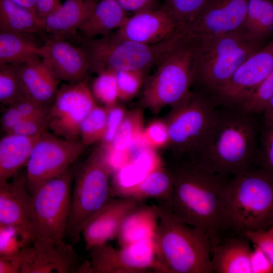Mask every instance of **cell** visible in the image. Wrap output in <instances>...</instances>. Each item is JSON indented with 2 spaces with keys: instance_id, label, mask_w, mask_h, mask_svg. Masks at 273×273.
<instances>
[{
  "instance_id": "43",
  "label": "cell",
  "mask_w": 273,
  "mask_h": 273,
  "mask_svg": "<svg viewBox=\"0 0 273 273\" xmlns=\"http://www.w3.org/2000/svg\"><path fill=\"white\" fill-rule=\"evenodd\" d=\"M47 129L48 119L46 115L23 118L10 133L33 136L42 133Z\"/></svg>"
},
{
  "instance_id": "21",
  "label": "cell",
  "mask_w": 273,
  "mask_h": 273,
  "mask_svg": "<svg viewBox=\"0 0 273 273\" xmlns=\"http://www.w3.org/2000/svg\"><path fill=\"white\" fill-rule=\"evenodd\" d=\"M19 74L26 97L50 107L58 92L60 80L39 56L19 65Z\"/></svg>"
},
{
  "instance_id": "38",
  "label": "cell",
  "mask_w": 273,
  "mask_h": 273,
  "mask_svg": "<svg viewBox=\"0 0 273 273\" xmlns=\"http://www.w3.org/2000/svg\"><path fill=\"white\" fill-rule=\"evenodd\" d=\"M273 96V70L259 84L249 99L238 109L251 114L263 113Z\"/></svg>"
},
{
  "instance_id": "26",
  "label": "cell",
  "mask_w": 273,
  "mask_h": 273,
  "mask_svg": "<svg viewBox=\"0 0 273 273\" xmlns=\"http://www.w3.org/2000/svg\"><path fill=\"white\" fill-rule=\"evenodd\" d=\"M127 17L116 0H100L79 32L83 38L104 36L120 28Z\"/></svg>"
},
{
  "instance_id": "18",
  "label": "cell",
  "mask_w": 273,
  "mask_h": 273,
  "mask_svg": "<svg viewBox=\"0 0 273 273\" xmlns=\"http://www.w3.org/2000/svg\"><path fill=\"white\" fill-rule=\"evenodd\" d=\"M178 32L175 20L163 5L159 9L133 14L113 34L119 38L153 44Z\"/></svg>"
},
{
  "instance_id": "24",
  "label": "cell",
  "mask_w": 273,
  "mask_h": 273,
  "mask_svg": "<svg viewBox=\"0 0 273 273\" xmlns=\"http://www.w3.org/2000/svg\"><path fill=\"white\" fill-rule=\"evenodd\" d=\"M41 134L27 136L10 133L1 139L0 183L10 180L26 165L32 149Z\"/></svg>"
},
{
  "instance_id": "32",
  "label": "cell",
  "mask_w": 273,
  "mask_h": 273,
  "mask_svg": "<svg viewBox=\"0 0 273 273\" xmlns=\"http://www.w3.org/2000/svg\"><path fill=\"white\" fill-rule=\"evenodd\" d=\"M26 97L19 74V65H0V102L8 106Z\"/></svg>"
},
{
  "instance_id": "29",
  "label": "cell",
  "mask_w": 273,
  "mask_h": 273,
  "mask_svg": "<svg viewBox=\"0 0 273 273\" xmlns=\"http://www.w3.org/2000/svg\"><path fill=\"white\" fill-rule=\"evenodd\" d=\"M40 47L31 34L0 31V65H20L39 56Z\"/></svg>"
},
{
  "instance_id": "37",
  "label": "cell",
  "mask_w": 273,
  "mask_h": 273,
  "mask_svg": "<svg viewBox=\"0 0 273 273\" xmlns=\"http://www.w3.org/2000/svg\"><path fill=\"white\" fill-rule=\"evenodd\" d=\"M146 72L126 70L115 71L119 100L127 101L138 94L144 82Z\"/></svg>"
},
{
  "instance_id": "1",
  "label": "cell",
  "mask_w": 273,
  "mask_h": 273,
  "mask_svg": "<svg viewBox=\"0 0 273 273\" xmlns=\"http://www.w3.org/2000/svg\"><path fill=\"white\" fill-rule=\"evenodd\" d=\"M173 191L168 204L179 220L205 233L213 247L223 230L221 216L224 175L208 171L197 163H186L171 170Z\"/></svg>"
},
{
  "instance_id": "36",
  "label": "cell",
  "mask_w": 273,
  "mask_h": 273,
  "mask_svg": "<svg viewBox=\"0 0 273 273\" xmlns=\"http://www.w3.org/2000/svg\"><path fill=\"white\" fill-rule=\"evenodd\" d=\"M207 0H164L180 31L198 15Z\"/></svg>"
},
{
  "instance_id": "47",
  "label": "cell",
  "mask_w": 273,
  "mask_h": 273,
  "mask_svg": "<svg viewBox=\"0 0 273 273\" xmlns=\"http://www.w3.org/2000/svg\"><path fill=\"white\" fill-rule=\"evenodd\" d=\"M22 118L14 105L8 106L1 117V122L3 129L7 133L11 132Z\"/></svg>"
},
{
  "instance_id": "2",
  "label": "cell",
  "mask_w": 273,
  "mask_h": 273,
  "mask_svg": "<svg viewBox=\"0 0 273 273\" xmlns=\"http://www.w3.org/2000/svg\"><path fill=\"white\" fill-rule=\"evenodd\" d=\"M219 111L197 163L212 173L236 175L251 169L258 150L254 114L238 109Z\"/></svg>"
},
{
  "instance_id": "45",
  "label": "cell",
  "mask_w": 273,
  "mask_h": 273,
  "mask_svg": "<svg viewBox=\"0 0 273 273\" xmlns=\"http://www.w3.org/2000/svg\"><path fill=\"white\" fill-rule=\"evenodd\" d=\"M126 13L135 14L161 8L159 0H116Z\"/></svg>"
},
{
  "instance_id": "27",
  "label": "cell",
  "mask_w": 273,
  "mask_h": 273,
  "mask_svg": "<svg viewBox=\"0 0 273 273\" xmlns=\"http://www.w3.org/2000/svg\"><path fill=\"white\" fill-rule=\"evenodd\" d=\"M173 186L171 171L164 168L161 164L128 190L124 197L132 198L140 203L146 199H155L169 204Z\"/></svg>"
},
{
  "instance_id": "34",
  "label": "cell",
  "mask_w": 273,
  "mask_h": 273,
  "mask_svg": "<svg viewBox=\"0 0 273 273\" xmlns=\"http://www.w3.org/2000/svg\"><path fill=\"white\" fill-rule=\"evenodd\" d=\"M33 241L30 231L14 225H0V255L20 252Z\"/></svg>"
},
{
  "instance_id": "28",
  "label": "cell",
  "mask_w": 273,
  "mask_h": 273,
  "mask_svg": "<svg viewBox=\"0 0 273 273\" xmlns=\"http://www.w3.org/2000/svg\"><path fill=\"white\" fill-rule=\"evenodd\" d=\"M38 15L9 0H0V31L32 34L43 31Z\"/></svg>"
},
{
  "instance_id": "3",
  "label": "cell",
  "mask_w": 273,
  "mask_h": 273,
  "mask_svg": "<svg viewBox=\"0 0 273 273\" xmlns=\"http://www.w3.org/2000/svg\"><path fill=\"white\" fill-rule=\"evenodd\" d=\"M153 245L164 273H211L212 243L203 232L178 219L167 203L157 206Z\"/></svg>"
},
{
  "instance_id": "48",
  "label": "cell",
  "mask_w": 273,
  "mask_h": 273,
  "mask_svg": "<svg viewBox=\"0 0 273 273\" xmlns=\"http://www.w3.org/2000/svg\"><path fill=\"white\" fill-rule=\"evenodd\" d=\"M253 273L273 272V266L262 252L257 247L253 250L252 258Z\"/></svg>"
},
{
  "instance_id": "11",
  "label": "cell",
  "mask_w": 273,
  "mask_h": 273,
  "mask_svg": "<svg viewBox=\"0 0 273 273\" xmlns=\"http://www.w3.org/2000/svg\"><path fill=\"white\" fill-rule=\"evenodd\" d=\"M86 147L80 139H66L43 132L26 164L25 183L30 194L41 184L70 170Z\"/></svg>"
},
{
  "instance_id": "16",
  "label": "cell",
  "mask_w": 273,
  "mask_h": 273,
  "mask_svg": "<svg viewBox=\"0 0 273 273\" xmlns=\"http://www.w3.org/2000/svg\"><path fill=\"white\" fill-rule=\"evenodd\" d=\"M39 56L56 77L68 83L87 78L90 71L87 55L83 49L66 39L50 37L40 45Z\"/></svg>"
},
{
  "instance_id": "50",
  "label": "cell",
  "mask_w": 273,
  "mask_h": 273,
  "mask_svg": "<svg viewBox=\"0 0 273 273\" xmlns=\"http://www.w3.org/2000/svg\"><path fill=\"white\" fill-rule=\"evenodd\" d=\"M263 114V123L264 127L273 126V96L265 107Z\"/></svg>"
},
{
  "instance_id": "52",
  "label": "cell",
  "mask_w": 273,
  "mask_h": 273,
  "mask_svg": "<svg viewBox=\"0 0 273 273\" xmlns=\"http://www.w3.org/2000/svg\"><path fill=\"white\" fill-rule=\"evenodd\" d=\"M271 226H273V222H272V224L271 225Z\"/></svg>"
},
{
  "instance_id": "15",
  "label": "cell",
  "mask_w": 273,
  "mask_h": 273,
  "mask_svg": "<svg viewBox=\"0 0 273 273\" xmlns=\"http://www.w3.org/2000/svg\"><path fill=\"white\" fill-rule=\"evenodd\" d=\"M249 0H207L196 18L179 32L218 35L244 28Z\"/></svg>"
},
{
  "instance_id": "10",
  "label": "cell",
  "mask_w": 273,
  "mask_h": 273,
  "mask_svg": "<svg viewBox=\"0 0 273 273\" xmlns=\"http://www.w3.org/2000/svg\"><path fill=\"white\" fill-rule=\"evenodd\" d=\"M167 124L170 146L176 153L198 154L212 129L218 110L209 96L190 92L172 106Z\"/></svg>"
},
{
  "instance_id": "39",
  "label": "cell",
  "mask_w": 273,
  "mask_h": 273,
  "mask_svg": "<svg viewBox=\"0 0 273 273\" xmlns=\"http://www.w3.org/2000/svg\"><path fill=\"white\" fill-rule=\"evenodd\" d=\"M140 142L144 146L153 150L168 146L169 134L165 121L155 120L144 128Z\"/></svg>"
},
{
  "instance_id": "17",
  "label": "cell",
  "mask_w": 273,
  "mask_h": 273,
  "mask_svg": "<svg viewBox=\"0 0 273 273\" xmlns=\"http://www.w3.org/2000/svg\"><path fill=\"white\" fill-rule=\"evenodd\" d=\"M72 245L33 242L21 250V273L78 272L81 263Z\"/></svg>"
},
{
  "instance_id": "12",
  "label": "cell",
  "mask_w": 273,
  "mask_h": 273,
  "mask_svg": "<svg viewBox=\"0 0 273 273\" xmlns=\"http://www.w3.org/2000/svg\"><path fill=\"white\" fill-rule=\"evenodd\" d=\"M95 100L87 78L62 85L48 113V129L63 138L79 139L80 125L97 105Z\"/></svg>"
},
{
  "instance_id": "33",
  "label": "cell",
  "mask_w": 273,
  "mask_h": 273,
  "mask_svg": "<svg viewBox=\"0 0 273 273\" xmlns=\"http://www.w3.org/2000/svg\"><path fill=\"white\" fill-rule=\"evenodd\" d=\"M107 108L96 105L82 121L79 139L86 146L101 142L105 131Z\"/></svg>"
},
{
  "instance_id": "30",
  "label": "cell",
  "mask_w": 273,
  "mask_h": 273,
  "mask_svg": "<svg viewBox=\"0 0 273 273\" xmlns=\"http://www.w3.org/2000/svg\"><path fill=\"white\" fill-rule=\"evenodd\" d=\"M244 28L256 41L273 32V1L249 0Z\"/></svg>"
},
{
  "instance_id": "22",
  "label": "cell",
  "mask_w": 273,
  "mask_h": 273,
  "mask_svg": "<svg viewBox=\"0 0 273 273\" xmlns=\"http://www.w3.org/2000/svg\"><path fill=\"white\" fill-rule=\"evenodd\" d=\"M99 0H66L43 20V31L50 37H76Z\"/></svg>"
},
{
  "instance_id": "25",
  "label": "cell",
  "mask_w": 273,
  "mask_h": 273,
  "mask_svg": "<svg viewBox=\"0 0 273 273\" xmlns=\"http://www.w3.org/2000/svg\"><path fill=\"white\" fill-rule=\"evenodd\" d=\"M158 221L157 206L140 203L125 218L117 238L119 245L153 242Z\"/></svg>"
},
{
  "instance_id": "42",
  "label": "cell",
  "mask_w": 273,
  "mask_h": 273,
  "mask_svg": "<svg viewBox=\"0 0 273 273\" xmlns=\"http://www.w3.org/2000/svg\"><path fill=\"white\" fill-rule=\"evenodd\" d=\"M243 236L258 248L273 266V226L247 231Z\"/></svg>"
},
{
  "instance_id": "35",
  "label": "cell",
  "mask_w": 273,
  "mask_h": 273,
  "mask_svg": "<svg viewBox=\"0 0 273 273\" xmlns=\"http://www.w3.org/2000/svg\"><path fill=\"white\" fill-rule=\"evenodd\" d=\"M96 100L110 107L117 104L118 92L115 71L107 70L97 74L90 87Z\"/></svg>"
},
{
  "instance_id": "8",
  "label": "cell",
  "mask_w": 273,
  "mask_h": 273,
  "mask_svg": "<svg viewBox=\"0 0 273 273\" xmlns=\"http://www.w3.org/2000/svg\"><path fill=\"white\" fill-rule=\"evenodd\" d=\"M194 63L192 38L181 33L176 45L146 82L142 97L145 107L157 113L185 99L193 84Z\"/></svg>"
},
{
  "instance_id": "5",
  "label": "cell",
  "mask_w": 273,
  "mask_h": 273,
  "mask_svg": "<svg viewBox=\"0 0 273 273\" xmlns=\"http://www.w3.org/2000/svg\"><path fill=\"white\" fill-rule=\"evenodd\" d=\"M224 230L243 236L249 231L267 229L273 222V176L259 168L234 176L222 193Z\"/></svg>"
},
{
  "instance_id": "13",
  "label": "cell",
  "mask_w": 273,
  "mask_h": 273,
  "mask_svg": "<svg viewBox=\"0 0 273 273\" xmlns=\"http://www.w3.org/2000/svg\"><path fill=\"white\" fill-rule=\"evenodd\" d=\"M272 70L273 39L246 60L211 97L217 107L239 109Z\"/></svg>"
},
{
  "instance_id": "49",
  "label": "cell",
  "mask_w": 273,
  "mask_h": 273,
  "mask_svg": "<svg viewBox=\"0 0 273 273\" xmlns=\"http://www.w3.org/2000/svg\"><path fill=\"white\" fill-rule=\"evenodd\" d=\"M60 0H36V11L38 17L44 19L61 5Z\"/></svg>"
},
{
  "instance_id": "40",
  "label": "cell",
  "mask_w": 273,
  "mask_h": 273,
  "mask_svg": "<svg viewBox=\"0 0 273 273\" xmlns=\"http://www.w3.org/2000/svg\"><path fill=\"white\" fill-rule=\"evenodd\" d=\"M264 128L255 162L273 176V126Z\"/></svg>"
},
{
  "instance_id": "20",
  "label": "cell",
  "mask_w": 273,
  "mask_h": 273,
  "mask_svg": "<svg viewBox=\"0 0 273 273\" xmlns=\"http://www.w3.org/2000/svg\"><path fill=\"white\" fill-rule=\"evenodd\" d=\"M31 195L25 177L0 183V225L20 226L31 233Z\"/></svg>"
},
{
  "instance_id": "14",
  "label": "cell",
  "mask_w": 273,
  "mask_h": 273,
  "mask_svg": "<svg viewBox=\"0 0 273 273\" xmlns=\"http://www.w3.org/2000/svg\"><path fill=\"white\" fill-rule=\"evenodd\" d=\"M92 272H163L156 258L153 242H141L115 249L107 243L89 251Z\"/></svg>"
},
{
  "instance_id": "7",
  "label": "cell",
  "mask_w": 273,
  "mask_h": 273,
  "mask_svg": "<svg viewBox=\"0 0 273 273\" xmlns=\"http://www.w3.org/2000/svg\"><path fill=\"white\" fill-rule=\"evenodd\" d=\"M111 174L101 149L93 152L77 169L65 234L71 245L78 242L87 223L113 199Z\"/></svg>"
},
{
  "instance_id": "44",
  "label": "cell",
  "mask_w": 273,
  "mask_h": 273,
  "mask_svg": "<svg viewBox=\"0 0 273 273\" xmlns=\"http://www.w3.org/2000/svg\"><path fill=\"white\" fill-rule=\"evenodd\" d=\"M13 105L23 118L47 115L50 108L41 105L27 97L21 99Z\"/></svg>"
},
{
  "instance_id": "31",
  "label": "cell",
  "mask_w": 273,
  "mask_h": 273,
  "mask_svg": "<svg viewBox=\"0 0 273 273\" xmlns=\"http://www.w3.org/2000/svg\"><path fill=\"white\" fill-rule=\"evenodd\" d=\"M144 128L143 113L140 109L127 112L112 144L102 150L129 151L140 140Z\"/></svg>"
},
{
  "instance_id": "41",
  "label": "cell",
  "mask_w": 273,
  "mask_h": 273,
  "mask_svg": "<svg viewBox=\"0 0 273 273\" xmlns=\"http://www.w3.org/2000/svg\"><path fill=\"white\" fill-rule=\"evenodd\" d=\"M106 108L107 120L105 134L101 141L102 149L111 145L127 113L125 108L117 104Z\"/></svg>"
},
{
  "instance_id": "4",
  "label": "cell",
  "mask_w": 273,
  "mask_h": 273,
  "mask_svg": "<svg viewBox=\"0 0 273 273\" xmlns=\"http://www.w3.org/2000/svg\"><path fill=\"white\" fill-rule=\"evenodd\" d=\"M189 36L194 53L192 85L210 97L246 60L262 48L261 42L244 28L218 35Z\"/></svg>"
},
{
  "instance_id": "23",
  "label": "cell",
  "mask_w": 273,
  "mask_h": 273,
  "mask_svg": "<svg viewBox=\"0 0 273 273\" xmlns=\"http://www.w3.org/2000/svg\"><path fill=\"white\" fill-rule=\"evenodd\" d=\"M244 238H230L216 245L211 250L213 272L217 273H253V250Z\"/></svg>"
},
{
  "instance_id": "6",
  "label": "cell",
  "mask_w": 273,
  "mask_h": 273,
  "mask_svg": "<svg viewBox=\"0 0 273 273\" xmlns=\"http://www.w3.org/2000/svg\"><path fill=\"white\" fill-rule=\"evenodd\" d=\"M180 37L177 33L160 42L148 44L110 33L99 38H83L81 47L87 55L90 71L97 74L107 70L147 71L163 60Z\"/></svg>"
},
{
  "instance_id": "46",
  "label": "cell",
  "mask_w": 273,
  "mask_h": 273,
  "mask_svg": "<svg viewBox=\"0 0 273 273\" xmlns=\"http://www.w3.org/2000/svg\"><path fill=\"white\" fill-rule=\"evenodd\" d=\"M23 264L21 251L0 255V273H21Z\"/></svg>"
},
{
  "instance_id": "51",
  "label": "cell",
  "mask_w": 273,
  "mask_h": 273,
  "mask_svg": "<svg viewBox=\"0 0 273 273\" xmlns=\"http://www.w3.org/2000/svg\"><path fill=\"white\" fill-rule=\"evenodd\" d=\"M37 14L36 0H9Z\"/></svg>"
},
{
  "instance_id": "9",
  "label": "cell",
  "mask_w": 273,
  "mask_h": 273,
  "mask_svg": "<svg viewBox=\"0 0 273 273\" xmlns=\"http://www.w3.org/2000/svg\"><path fill=\"white\" fill-rule=\"evenodd\" d=\"M73 178L70 169L63 175L41 184L31 194L32 242L64 241Z\"/></svg>"
},
{
  "instance_id": "19",
  "label": "cell",
  "mask_w": 273,
  "mask_h": 273,
  "mask_svg": "<svg viewBox=\"0 0 273 273\" xmlns=\"http://www.w3.org/2000/svg\"><path fill=\"white\" fill-rule=\"evenodd\" d=\"M140 204L130 198L112 199L83 228L81 235L85 250L89 251L117 238L125 218Z\"/></svg>"
}]
</instances>
